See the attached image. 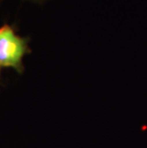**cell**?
I'll use <instances>...</instances> for the list:
<instances>
[{
  "mask_svg": "<svg viewBox=\"0 0 147 148\" xmlns=\"http://www.w3.org/2000/svg\"><path fill=\"white\" fill-rule=\"evenodd\" d=\"M29 42V38L18 34L12 25L5 23L0 26V67L23 74L24 58L32 52Z\"/></svg>",
  "mask_w": 147,
  "mask_h": 148,
  "instance_id": "obj_1",
  "label": "cell"
},
{
  "mask_svg": "<svg viewBox=\"0 0 147 148\" xmlns=\"http://www.w3.org/2000/svg\"><path fill=\"white\" fill-rule=\"evenodd\" d=\"M3 1H4V0H0V3ZM24 1H28L31 3H36V4H43V3L49 2V1H51V0H24Z\"/></svg>",
  "mask_w": 147,
  "mask_h": 148,
  "instance_id": "obj_2",
  "label": "cell"
},
{
  "mask_svg": "<svg viewBox=\"0 0 147 148\" xmlns=\"http://www.w3.org/2000/svg\"><path fill=\"white\" fill-rule=\"evenodd\" d=\"M1 71H2V68L0 67V77H1Z\"/></svg>",
  "mask_w": 147,
  "mask_h": 148,
  "instance_id": "obj_3",
  "label": "cell"
}]
</instances>
